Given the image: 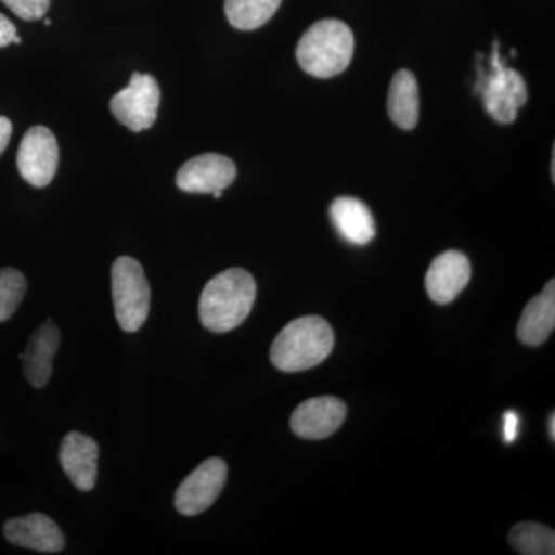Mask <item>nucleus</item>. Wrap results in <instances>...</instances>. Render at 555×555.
Here are the masks:
<instances>
[{
    "label": "nucleus",
    "instance_id": "obj_1",
    "mask_svg": "<svg viewBox=\"0 0 555 555\" xmlns=\"http://www.w3.org/2000/svg\"><path fill=\"white\" fill-rule=\"evenodd\" d=\"M257 299V283L244 269H229L211 278L199 298V320L215 334L241 326Z\"/></svg>",
    "mask_w": 555,
    "mask_h": 555
},
{
    "label": "nucleus",
    "instance_id": "obj_2",
    "mask_svg": "<svg viewBox=\"0 0 555 555\" xmlns=\"http://www.w3.org/2000/svg\"><path fill=\"white\" fill-rule=\"evenodd\" d=\"M335 335L326 320L310 315L288 323L270 347V360L281 372L308 371L323 363L334 350Z\"/></svg>",
    "mask_w": 555,
    "mask_h": 555
},
{
    "label": "nucleus",
    "instance_id": "obj_3",
    "mask_svg": "<svg viewBox=\"0 0 555 555\" xmlns=\"http://www.w3.org/2000/svg\"><path fill=\"white\" fill-rule=\"evenodd\" d=\"M356 49L353 33L338 20L317 22L299 39V67L320 79L334 78L349 67Z\"/></svg>",
    "mask_w": 555,
    "mask_h": 555
},
{
    "label": "nucleus",
    "instance_id": "obj_4",
    "mask_svg": "<svg viewBox=\"0 0 555 555\" xmlns=\"http://www.w3.org/2000/svg\"><path fill=\"white\" fill-rule=\"evenodd\" d=\"M112 295L115 315L124 332H138L150 312V284L137 259L120 257L113 262Z\"/></svg>",
    "mask_w": 555,
    "mask_h": 555
},
{
    "label": "nucleus",
    "instance_id": "obj_5",
    "mask_svg": "<svg viewBox=\"0 0 555 555\" xmlns=\"http://www.w3.org/2000/svg\"><path fill=\"white\" fill-rule=\"evenodd\" d=\"M491 76L480 79L478 93L483 94L485 108L492 119L500 124H511L517 118L518 108L528 100L525 79L516 69L506 68L499 54V42L494 43Z\"/></svg>",
    "mask_w": 555,
    "mask_h": 555
},
{
    "label": "nucleus",
    "instance_id": "obj_6",
    "mask_svg": "<svg viewBox=\"0 0 555 555\" xmlns=\"http://www.w3.org/2000/svg\"><path fill=\"white\" fill-rule=\"evenodd\" d=\"M160 102L158 82L152 75L133 73L129 87L112 98L109 109L122 126L131 131L152 129Z\"/></svg>",
    "mask_w": 555,
    "mask_h": 555
},
{
    "label": "nucleus",
    "instance_id": "obj_7",
    "mask_svg": "<svg viewBox=\"0 0 555 555\" xmlns=\"http://www.w3.org/2000/svg\"><path fill=\"white\" fill-rule=\"evenodd\" d=\"M228 481V465L221 459H208L201 463L175 494V507L182 516H199L217 502Z\"/></svg>",
    "mask_w": 555,
    "mask_h": 555
},
{
    "label": "nucleus",
    "instance_id": "obj_8",
    "mask_svg": "<svg viewBox=\"0 0 555 555\" xmlns=\"http://www.w3.org/2000/svg\"><path fill=\"white\" fill-rule=\"evenodd\" d=\"M60 164L56 138L47 127L36 126L22 138L17 152V169L33 188H46L53 181Z\"/></svg>",
    "mask_w": 555,
    "mask_h": 555
},
{
    "label": "nucleus",
    "instance_id": "obj_9",
    "mask_svg": "<svg viewBox=\"0 0 555 555\" xmlns=\"http://www.w3.org/2000/svg\"><path fill=\"white\" fill-rule=\"evenodd\" d=\"M236 167L228 156L206 153L188 160L179 169L177 185L188 193L224 192L235 181Z\"/></svg>",
    "mask_w": 555,
    "mask_h": 555
},
{
    "label": "nucleus",
    "instance_id": "obj_10",
    "mask_svg": "<svg viewBox=\"0 0 555 555\" xmlns=\"http://www.w3.org/2000/svg\"><path fill=\"white\" fill-rule=\"evenodd\" d=\"M346 404L335 397H318L302 401L291 418L294 434L306 440H323L334 436L345 423Z\"/></svg>",
    "mask_w": 555,
    "mask_h": 555
},
{
    "label": "nucleus",
    "instance_id": "obj_11",
    "mask_svg": "<svg viewBox=\"0 0 555 555\" xmlns=\"http://www.w3.org/2000/svg\"><path fill=\"white\" fill-rule=\"evenodd\" d=\"M469 259L462 251L448 250L438 255L427 270L425 286L427 295L437 305L454 301L470 280Z\"/></svg>",
    "mask_w": 555,
    "mask_h": 555
},
{
    "label": "nucleus",
    "instance_id": "obj_12",
    "mask_svg": "<svg viewBox=\"0 0 555 555\" xmlns=\"http://www.w3.org/2000/svg\"><path fill=\"white\" fill-rule=\"evenodd\" d=\"M3 534L13 545L38 553H61L65 546V537L60 526L40 513L11 518L3 526Z\"/></svg>",
    "mask_w": 555,
    "mask_h": 555
},
{
    "label": "nucleus",
    "instance_id": "obj_13",
    "mask_svg": "<svg viewBox=\"0 0 555 555\" xmlns=\"http://www.w3.org/2000/svg\"><path fill=\"white\" fill-rule=\"evenodd\" d=\"M100 447L80 433H69L61 443L60 462L69 481L79 491L89 492L96 485Z\"/></svg>",
    "mask_w": 555,
    "mask_h": 555
},
{
    "label": "nucleus",
    "instance_id": "obj_14",
    "mask_svg": "<svg viewBox=\"0 0 555 555\" xmlns=\"http://www.w3.org/2000/svg\"><path fill=\"white\" fill-rule=\"evenodd\" d=\"M60 345V328L51 320H47L33 332L27 349L20 356L24 361L25 377L33 387L42 389L49 385L51 374H53V358L56 356Z\"/></svg>",
    "mask_w": 555,
    "mask_h": 555
},
{
    "label": "nucleus",
    "instance_id": "obj_15",
    "mask_svg": "<svg viewBox=\"0 0 555 555\" xmlns=\"http://www.w3.org/2000/svg\"><path fill=\"white\" fill-rule=\"evenodd\" d=\"M331 219L339 235L356 246H366L377 233L374 215L360 199L349 196L335 199L331 206Z\"/></svg>",
    "mask_w": 555,
    "mask_h": 555
},
{
    "label": "nucleus",
    "instance_id": "obj_16",
    "mask_svg": "<svg viewBox=\"0 0 555 555\" xmlns=\"http://www.w3.org/2000/svg\"><path fill=\"white\" fill-rule=\"evenodd\" d=\"M555 327V281L546 284L539 297L526 305L518 321V339L526 346H540L551 337Z\"/></svg>",
    "mask_w": 555,
    "mask_h": 555
},
{
    "label": "nucleus",
    "instance_id": "obj_17",
    "mask_svg": "<svg viewBox=\"0 0 555 555\" xmlns=\"http://www.w3.org/2000/svg\"><path fill=\"white\" fill-rule=\"evenodd\" d=\"M387 113L400 129L414 130L418 124V83L409 69H400L393 76L387 94Z\"/></svg>",
    "mask_w": 555,
    "mask_h": 555
},
{
    "label": "nucleus",
    "instance_id": "obj_18",
    "mask_svg": "<svg viewBox=\"0 0 555 555\" xmlns=\"http://www.w3.org/2000/svg\"><path fill=\"white\" fill-rule=\"evenodd\" d=\"M281 2L283 0H225V16L238 30H257L272 20Z\"/></svg>",
    "mask_w": 555,
    "mask_h": 555
},
{
    "label": "nucleus",
    "instance_id": "obj_19",
    "mask_svg": "<svg viewBox=\"0 0 555 555\" xmlns=\"http://www.w3.org/2000/svg\"><path fill=\"white\" fill-rule=\"evenodd\" d=\"M509 545L524 555H554L553 529L540 524H518L511 529Z\"/></svg>",
    "mask_w": 555,
    "mask_h": 555
},
{
    "label": "nucleus",
    "instance_id": "obj_20",
    "mask_svg": "<svg viewBox=\"0 0 555 555\" xmlns=\"http://www.w3.org/2000/svg\"><path fill=\"white\" fill-rule=\"evenodd\" d=\"M27 292L24 273L13 268L0 269V323L10 320Z\"/></svg>",
    "mask_w": 555,
    "mask_h": 555
},
{
    "label": "nucleus",
    "instance_id": "obj_21",
    "mask_svg": "<svg viewBox=\"0 0 555 555\" xmlns=\"http://www.w3.org/2000/svg\"><path fill=\"white\" fill-rule=\"evenodd\" d=\"M16 16L24 21H38L46 16L50 9V0H0Z\"/></svg>",
    "mask_w": 555,
    "mask_h": 555
},
{
    "label": "nucleus",
    "instance_id": "obj_22",
    "mask_svg": "<svg viewBox=\"0 0 555 555\" xmlns=\"http://www.w3.org/2000/svg\"><path fill=\"white\" fill-rule=\"evenodd\" d=\"M518 425L520 420L516 412H506L505 418H503V437H505L506 443H513L517 438Z\"/></svg>",
    "mask_w": 555,
    "mask_h": 555
},
{
    "label": "nucleus",
    "instance_id": "obj_23",
    "mask_svg": "<svg viewBox=\"0 0 555 555\" xmlns=\"http://www.w3.org/2000/svg\"><path fill=\"white\" fill-rule=\"evenodd\" d=\"M16 36L17 31L13 22L0 13V47L10 46V43H13V39L16 38Z\"/></svg>",
    "mask_w": 555,
    "mask_h": 555
},
{
    "label": "nucleus",
    "instance_id": "obj_24",
    "mask_svg": "<svg viewBox=\"0 0 555 555\" xmlns=\"http://www.w3.org/2000/svg\"><path fill=\"white\" fill-rule=\"evenodd\" d=\"M11 133H13L11 120L5 118V116H0V156H2L3 152L9 147Z\"/></svg>",
    "mask_w": 555,
    "mask_h": 555
},
{
    "label": "nucleus",
    "instance_id": "obj_25",
    "mask_svg": "<svg viewBox=\"0 0 555 555\" xmlns=\"http://www.w3.org/2000/svg\"><path fill=\"white\" fill-rule=\"evenodd\" d=\"M547 430H550L551 440H555V415L550 416V426H547Z\"/></svg>",
    "mask_w": 555,
    "mask_h": 555
},
{
    "label": "nucleus",
    "instance_id": "obj_26",
    "mask_svg": "<svg viewBox=\"0 0 555 555\" xmlns=\"http://www.w3.org/2000/svg\"><path fill=\"white\" fill-rule=\"evenodd\" d=\"M13 43H16V46H21L22 39L20 38V36H16V38L13 39Z\"/></svg>",
    "mask_w": 555,
    "mask_h": 555
},
{
    "label": "nucleus",
    "instance_id": "obj_27",
    "mask_svg": "<svg viewBox=\"0 0 555 555\" xmlns=\"http://www.w3.org/2000/svg\"><path fill=\"white\" fill-rule=\"evenodd\" d=\"M43 24L51 25V21L50 20H46V21H43Z\"/></svg>",
    "mask_w": 555,
    "mask_h": 555
}]
</instances>
